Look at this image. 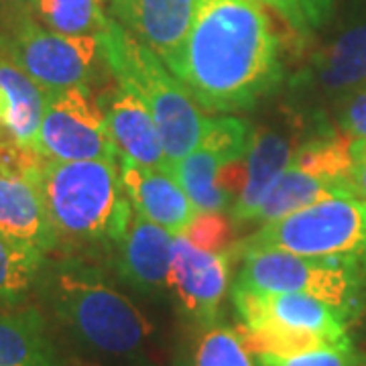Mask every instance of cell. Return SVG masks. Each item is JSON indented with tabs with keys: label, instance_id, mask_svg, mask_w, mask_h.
Listing matches in <instances>:
<instances>
[{
	"label": "cell",
	"instance_id": "cell-1",
	"mask_svg": "<svg viewBox=\"0 0 366 366\" xmlns=\"http://www.w3.org/2000/svg\"><path fill=\"white\" fill-rule=\"evenodd\" d=\"M196 104L224 114L250 110L283 79L279 39L259 0H199L173 69Z\"/></svg>",
	"mask_w": 366,
	"mask_h": 366
},
{
	"label": "cell",
	"instance_id": "cell-2",
	"mask_svg": "<svg viewBox=\"0 0 366 366\" xmlns=\"http://www.w3.org/2000/svg\"><path fill=\"white\" fill-rule=\"evenodd\" d=\"M37 291L84 352L112 366H149L153 324L100 269L78 259L47 262Z\"/></svg>",
	"mask_w": 366,
	"mask_h": 366
},
{
	"label": "cell",
	"instance_id": "cell-3",
	"mask_svg": "<svg viewBox=\"0 0 366 366\" xmlns=\"http://www.w3.org/2000/svg\"><path fill=\"white\" fill-rule=\"evenodd\" d=\"M33 175L59 244L118 247L132 218L118 161L41 157Z\"/></svg>",
	"mask_w": 366,
	"mask_h": 366
},
{
	"label": "cell",
	"instance_id": "cell-4",
	"mask_svg": "<svg viewBox=\"0 0 366 366\" xmlns=\"http://www.w3.org/2000/svg\"><path fill=\"white\" fill-rule=\"evenodd\" d=\"M98 39L102 59L118 86L139 96L151 112L169 165L194 151L208 117L202 114L179 78L117 21H110Z\"/></svg>",
	"mask_w": 366,
	"mask_h": 366
},
{
	"label": "cell",
	"instance_id": "cell-5",
	"mask_svg": "<svg viewBox=\"0 0 366 366\" xmlns=\"http://www.w3.org/2000/svg\"><path fill=\"white\" fill-rule=\"evenodd\" d=\"M264 249L366 269V204L348 196L327 197L277 222L262 224L240 244V252Z\"/></svg>",
	"mask_w": 366,
	"mask_h": 366
},
{
	"label": "cell",
	"instance_id": "cell-6",
	"mask_svg": "<svg viewBox=\"0 0 366 366\" xmlns=\"http://www.w3.org/2000/svg\"><path fill=\"white\" fill-rule=\"evenodd\" d=\"M234 285L271 293H301L336 307L348 320L362 305L366 269L285 250H244Z\"/></svg>",
	"mask_w": 366,
	"mask_h": 366
},
{
	"label": "cell",
	"instance_id": "cell-7",
	"mask_svg": "<svg viewBox=\"0 0 366 366\" xmlns=\"http://www.w3.org/2000/svg\"><path fill=\"white\" fill-rule=\"evenodd\" d=\"M252 132L254 129L242 118H206L196 149L171 163L167 173L182 185L197 212L232 208L244 179V159Z\"/></svg>",
	"mask_w": 366,
	"mask_h": 366
},
{
	"label": "cell",
	"instance_id": "cell-8",
	"mask_svg": "<svg viewBox=\"0 0 366 366\" xmlns=\"http://www.w3.org/2000/svg\"><path fill=\"white\" fill-rule=\"evenodd\" d=\"M0 47L43 92L90 88L98 64L104 61L98 37L61 35L29 19L14 26Z\"/></svg>",
	"mask_w": 366,
	"mask_h": 366
},
{
	"label": "cell",
	"instance_id": "cell-9",
	"mask_svg": "<svg viewBox=\"0 0 366 366\" xmlns=\"http://www.w3.org/2000/svg\"><path fill=\"white\" fill-rule=\"evenodd\" d=\"M35 151L53 161H118L102 106L88 88L45 92Z\"/></svg>",
	"mask_w": 366,
	"mask_h": 366
},
{
	"label": "cell",
	"instance_id": "cell-10",
	"mask_svg": "<svg viewBox=\"0 0 366 366\" xmlns=\"http://www.w3.org/2000/svg\"><path fill=\"white\" fill-rule=\"evenodd\" d=\"M232 303L247 330H279L315 336L330 344H350L348 317L324 301L301 293H271L232 285Z\"/></svg>",
	"mask_w": 366,
	"mask_h": 366
},
{
	"label": "cell",
	"instance_id": "cell-11",
	"mask_svg": "<svg viewBox=\"0 0 366 366\" xmlns=\"http://www.w3.org/2000/svg\"><path fill=\"white\" fill-rule=\"evenodd\" d=\"M230 264V252L204 250L185 234L173 236L169 293L179 315L192 327L204 330L220 324Z\"/></svg>",
	"mask_w": 366,
	"mask_h": 366
},
{
	"label": "cell",
	"instance_id": "cell-12",
	"mask_svg": "<svg viewBox=\"0 0 366 366\" xmlns=\"http://www.w3.org/2000/svg\"><path fill=\"white\" fill-rule=\"evenodd\" d=\"M366 86V19L346 26L320 47L291 78L300 106H334L346 94Z\"/></svg>",
	"mask_w": 366,
	"mask_h": 366
},
{
	"label": "cell",
	"instance_id": "cell-13",
	"mask_svg": "<svg viewBox=\"0 0 366 366\" xmlns=\"http://www.w3.org/2000/svg\"><path fill=\"white\" fill-rule=\"evenodd\" d=\"M199 0H112V11L132 37L169 67L179 64Z\"/></svg>",
	"mask_w": 366,
	"mask_h": 366
},
{
	"label": "cell",
	"instance_id": "cell-14",
	"mask_svg": "<svg viewBox=\"0 0 366 366\" xmlns=\"http://www.w3.org/2000/svg\"><path fill=\"white\" fill-rule=\"evenodd\" d=\"M173 234L132 209L129 228L118 242V277L147 297L169 293Z\"/></svg>",
	"mask_w": 366,
	"mask_h": 366
},
{
	"label": "cell",
	"instance_id": "cell-15",
	"mask_svg": "<svg viewBox=\"0 0 366 366\" xmlns=\"http://www.w3.org/2000/svg\"><path fill=\"white\" fill-rule=\"evenodd\" d=\"M301 120H295L289 131L262 127L252 132V143L244 159L242 187L232 204V220L252 222L262 199L291 165L297 147L310 137L301 131Z\"/></svg>",
	"mask_w": 366,
	"mask_h": 366
},
{
	"label": "cell",
	"instance_id": "cell-16",
	"mask_svg": "<svg viewBox=\"0 0 366 366\" xmlns=\"http://www.w3.org/2000/svg\"><path fill=\"white\" fill-rule=\"evenodd\" d=\"M39 159L29 167L0 161V232L47 254L59 247V240L33 175Z\"/></svg>",
	"mask_w": 366,
	"mask_h": 366
},
{
	"label": "cell",
	"instance_id": "cell-17",
	"mask_svg": "<svg viewBox=\"0 0 366 366\" xmlns=\"http://www.w3.org/2000/svg\"><path fill=\"white\" fill-rule=\"evenodd\" d=\"M120 177L132 209L165 228L173 236L185 234L197 212L179 183L165 171L118 157Z\"/></svg>",
	"mask_w": 366,
	"mask_h": 366
},
{
	"label": "cell",
	"instance_id": "cell-18",
	"mask_svg": "<svg viewBox=\"0 0 366 366\" xmlns=\"http://www.w3.org/2000/svg\"><path fill=\"white\" fill-rule=\"evenodd\" d=\"M98 102L102 106L110 137L117 144L118 157L167 173L169 161L165 157L157 124L143 100L122 86H117L106 92Z\"/></svg>",
	"mask_w": 366,
	"mask_h": 366
},
{
	"label": "cell",
	"instance_id": "cell-19",
	"mask_svg": "<svg viewBox=\"0 0 366 366\" xmlns=\"http://www.w3.org/2000/svg\"><path fill=\"white\" fill-rule=\"evenodd\" d=\"M0 366H66L35 305H0Z\"/></svg>",
	"mask_w": 366,
	"mask_h": 366
},
{
	"label": "cell",
	"instance_id": "cell-20",
	"mask_svg": "<svg viewBox=\"0 0 366 366\" xmlns=\"http://www.w3.org/2000/svg\"><path fill=\"white\" fill-rule=\"evenodd\" d=\"M45 110V92L19 66L0 55V132L2 139L35 151ZM37 153V151H35Z\"/></svg>",
	"mask_w": 366,
	"mask_h": 366
},
{
	"label": "cell",
	"instance_id": "cell-21",
	"mask_svg": "<svg viewBox=\"0 0 366 366\" xmlns=\"http://www.w3.org/2000/svg\"><path fill=\"white\" fill-rule=\"evenodd\" d=\"M336 196H342L340 187L336 183L291 163L262 199L261 208L257 209L252 222H277L293 212L312 206L315 202Z\"/></svg>",
	"mask_w": 366,
	"mask_h": 366
},
{
	"label": "cell",
	"instance_id": "cell-22",
	"mask_svg": "<svg viewBox=\"0 0 366 366\" xmlns=\"http://www.w3.org/2000/svg\"><path fill=\"white\" fill-rule=\"evenodd\" d=\"M47 264L37 247L0 232V305H23Z\"/></svg>",
	"mask_w": 366,
	"mask_h": 366
},
{
	"label": "cell",
	"instance_id": "cell-23",
	"mask_svg": "<svg viewBox=\"0 0 366 366\" xmlns=\"http://www.w3.org/2000/svg\"><path fill=\"white\" fill-rule=\"evenodd\" d=\"M35 6L47 29L61 35L98 37L110 25L98 0H35Z\"/></svg>",
	"mask_w": 366,
	"mask_h": 366
},
{
	"label": "cell",
	"instance_id": "cell-24",
	"mask_svg": "<svg viewBox=\"0 0 366 366\" xmlns=\"http://www.w3.org/2000/svg\"><path fill=\"white\" fill-rule=\"evenodd\" d=\"M189 366H259L238 330L226 324L197 330Z\"/></svg>",
	"mask_w": 366,
	"mask_h": 366
},
{
	"label": "cell",
	"instance_id": "cell-25",
	"mask_svg": "<svg viewBox=\"0 0 366 366\" xmlns=\"http://www.w3.org/2000/svg\"><path fill=\"white\" fill-rule=\"evenodd\" d=\"M259 366H358L352 344H332L291 356H257Z\"/></svg>",
	"mask_w": 366,
	"mask_h": 366
},
{
	"label": "cell",
	"instance_id": "cell-26",
	"mask_svg": "<svg viewBox=\"0 0 366 366\" xmlns=\"http://www.w3.org/2000/svg\"><path fill=\"white\" fill-rule=\"evenodd\" d=\"M185 236L204 250L212 252H228L230 226L222 212H199L194 222L189 224Z\"/></svg>",
	"mask_w": 366,
	"mask_h": 366
},
{
	"label": "cell",
	"instance_id": "cell-27",
	"mask_svg": "<svg viewBox=\"0 0 366 366\" xmlns=\"http://www.w3.org/2000/svg\"><path fill=\"white\" fill-rule=\"evenodd\" d=\"M338 132L350 139H366V86L346 94L334 104Z\"/></svg>",
	"mask_w": 366,
	"mask_h": 366
},
{
	"label": "cell",
	"instance_id": "cell-28",
	"mask_svg": "<svg viewBox=\"0 0 366 366\" xmlns=\"http://www.w3.org/2000/svg\"><path fill=\"white\" fill-rule=\"evenodd\" d=\"M344 196L366 204V139H352L350 169L344 179Z\"/></svg>",
	"mask_w": 366,
	"mask_h": 366
},
{
	"label": "cell",
	"instance_id": "cell-29",
	"mask_svg": "<svg viewBox=\"0 0 366 366\" xmlns=\"http://www.w3.org/2000/svg\"><path fill=\"white\" fill-rule=\"evenodd\" d=\"M264 4H269L273 11L281 14L295 33L300 35H307L310 33V25L305 21V14H303V9H301V0H262Z\"/></svg>",
	"mask_w": 366,
	"mask_h": 366
},
{
	"label": "cell",
	"instance_id": "cell-30",
	"mask_svg": "<svg viewBox=\"0 0 366 366\" xmlns=\"http://www.w3.org/2000/svg\"><path fill=\"white\" fill-rule=\"evenodd\" d=\"M334 2L336 0H301V9H303L305 21L310 25V31L326 25L327 19L332 16V11H334Z\"/></svg>",
	"mask_w": 366,
	"mask_h": 366
}]
</instances>
